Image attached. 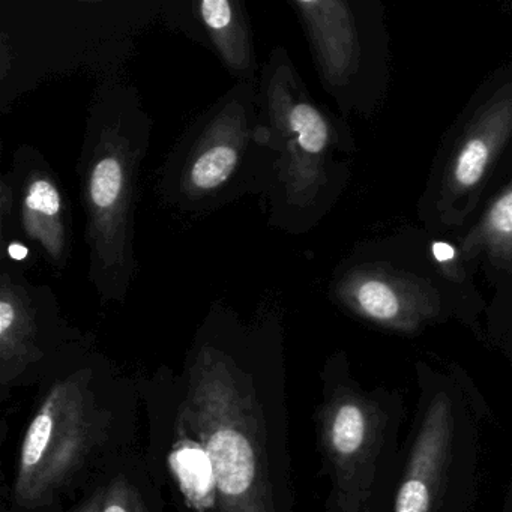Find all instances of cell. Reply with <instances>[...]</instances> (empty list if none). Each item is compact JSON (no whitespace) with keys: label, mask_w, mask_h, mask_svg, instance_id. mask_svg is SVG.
<instances>
[{"label":"cell","mask_w":512,"mask_h":512,"mask_svg":"<svg viewBox=\"0 0 512 512\" xmlns=\"http://www.w3.org/2000/svg\"><path fill=\"white\" fill-rule=\"evenodd\" d=\"M152 127L134 83L121 74L98 82L86 115L77 175L88 280L103 302H124L139 271L136 211Z\"/></svg>","instance_id":"obj_1"},{"label":"cell","mask_w":512,"mask_h":512,"mask_svg":"<svg viewBox=\"0 0 512 512\" xmlns=\"http://www.w3.org/2000/svg\"><path fill=\"white\" fill-rule=\"evenodd\" d=\"M161 10L163 0L0 2V112L58 77L119 76Z\"/></svg>","instance_id":"obj_2"},{"label":"cell","mask_w":512,"mask_h":512,"mask_svg":"<svg viewBox=\"0 0 512 512\" xmlns=\"http://www.w3.org/2000/svg\"><path fill=\"white\" fill-rule=\"evenodd\" d=\"M391 512H473L491 410L470 373L419 361Z\"/></svg>","instance_id":"obj_3"},{"label":"cell","mask_w":512,"mask_h":512,"mask_svg":"<svg viewBox=\"0 0 512 512\" xmlns=\"http://www.w3.org/2000/svg\"><path fill=\"white\" fill-rule=\"evenodd\" d=\"M275 160L259 83L236 82L179 137L158 172L155 193L181 214L209 215L247 196L265 199Z\"/></svg>","instance_id":"obj_4"},{"label":"cell","mask_w":512,"mask_h":512,"mask_svg":"<svg viewBox=\"0 0 512 512\" xmlns=\"http://www.w3.org/2000/svg\"><path fill=\"white\" fill-rule=\"evenodd\" d=\"M406 418L400 389L365 388L346 358L332 359L316 413L331 484L326 512H391L403 466Z\"/></svg>","instance_id":"obj_5"},{"label":"cell","mask_w":512,"mask_h":512,"mask_svg":"<svg viewBox=\"0 0 512 512\" xmlns=\"http://www.w3.org/2000/svg\"><path fill=\"white\" fill-rule=\"evenodd\" d=\"M178 424L211 458L218 512H277L259 398L232 356L212 344L191 365Z\"/></svg>","instance_id":"obj_6"},{"label":"cell","mask_w":512,"mask_h":512,"mask_svg":"<svg viewBox=\"0 0 512 512\" xmlns=\"http://www.w3.org/2000/svg\"><path fill=\"white\" fill-rule=\"evenodd\" d=\"M260 110L275 149L274 184L265 203L268 226L305 232L319 217L329 187L328 154L334 128L314 104L290 59L278 46L260 70Z\"/></svg>","instance_id":"obj_7"},{"label":"cell","mask_w":512,"mask_h":512,"mask_svg":"<svg viewBox=\"0 0 512 512\" xmlns=\"http://www.w3.org/2000/svg\"><path fill=\"white\" fill-rule=\"evenodd\" d=\"M98 440L97 406L83 371L50 388L20 449L14 499L26 509L47 505L85 463Z\"/></svg>","instance_id":"obj_8"},{"label":"cell","mask_w":512,"mask_h":512,"mask_svg":"<svg viewBox=\"0 0 512 512\" xmlns=\"http://www.w3.org/2000/svg\"><path fill=\"white\" fill-rule=\"evenodd\" d=\"M10 173L16 196L17 232L58 272L65 271L73 253V217L62 182L40 149H16Z\"/></svg>","instance_id":"obj_9"},{"label":"cell","mask_w":512,"mask_h":512,"mask_svg":"<svg viewBox=\"0 0 512 512\" xmlns=\"http://www.w3.org/2000/svg\"><path fill=\"white\" fill-rule=\"evenodd\" d=\"M160 20L211 50L236 82L259 83L253 29L244 0H163Z\"/></svg>","instance_id":"obj_10"},{"label":"cell","mask_w":512,"mask_h":512,"mask_svg":"<svg viewBox=\"0 0 512 512\" xmlns=\"http://www.w3.org/2000/svg\"><path fill=\"white\" fill-rule=\"evenodd\" d=\"M55 302L47 286H34L22 263L0 262V383L7 388L44 356L40 344L43 311Z\"/></svg>","instance_id":"obj_11"},{"label":"cell","mask_w":512,"mask_h":512,"mask_svg":"<svg viewBox=\"0 0 512 512\" xmlns=\"http://www.w3.org/2000/svg\"><path fill=\"white\" fill-rule=\"evenodd\" d=\"M178 439L170 452L169 466L185 502L197 512L217 506V478L208 452L202 443L188 436L178 424Z\"/></svg>","instance_id":"obj_12"},{"label":"cell","mask_w":512,"mask_h":512,"mask_svg":"<svg viewBox=\"0 0 512 512\" xmlns=\"http://www.w3.org/2000/svg\"><path fill=\"white\" fill-rule=\"evenodd\" d=\"M340 298L349 305L350 310L370 322L395 331H416L406 299L383 281L364 280L347 284L340 290Z\"/></svg>","instance_id":"obj_13"},{"label":"cell","mask_w":512,"mask_h":512,"mask_svg":"<svg viewBox=\"0 0 512 512\" xmlns=\"http://www.w3.org/2000/svg\"><path fill=\"white\" fill-rule=\"evenodd\" d=\"M488 163V146L482 140H470L455 160V181L461 187H473L484 176Z\"/></svg>","instance_id":"obj_14"},{"label":"cell","mask_w":512,"mask_h":512,"mask_svg":"<svg viewBox=\"0 0 512 512\" xmlns=\"http://www.w3.org/2000/svg\"><path fill=\"white\" fill-rule=\"evenodd\" d=\"M101 512H148L142 494L125 478L113 479L104 491Z\"/></svg>","instance_id":"obj_15"},{"label":"cell","mask_w":512,"mask_h":512,"mask_svg":"<svg viewBox=\"0 0 512 512\" xmlns=\"http://www.w3.org/2000/svg\"><path fill=\"white\" fill-rule=\"evenodd\" d=\"M488 229L493 235H512V191L497 200L488 214Z\"/></svg>","instance_id":"obj_16"},{"label":"cell","mask_w":512,"mask_h":512,"mask_svg":"<svg viewBox=\"0 0 512 512\" xmlns=\"http://www.w3.org/2000/svg\"><path fill=\"white\" fill-rule=\"evenodd\" d=\"M104 491H106V488L95 491L76 512H101V508H103Z\"/></svg>","instance_id":"obj_17"},{"label":"cell","mask_w":512,"mask_h":512,"mask_svg":"<svg viewBox=\"0 0 512 512\" xmlns=\"http://www.w3.org/2000/svg\"><path fill=\"white\" fill-rule=\"evenodd\" d=\"M433 253L440 262H448L454 257V250H452L451 245L445 244V242H436L433 245Z\"/></svg>","instance_id":"obj_18"},{"label":"cell","mask_w":512,"mask_h":512,"mask_svg":"<svg viewBox=\"0 0 512 512\" xmlns=\"http://www.w3.org/2000/svg\"><path fill=\"white\" fill-rule=\"evenodd\" d=\"M499 512H512V478L509 481L508 488H506L505 496H503L502 505H500Z\"/></svg>","instance_id":"obj_19"}]
</instances>
